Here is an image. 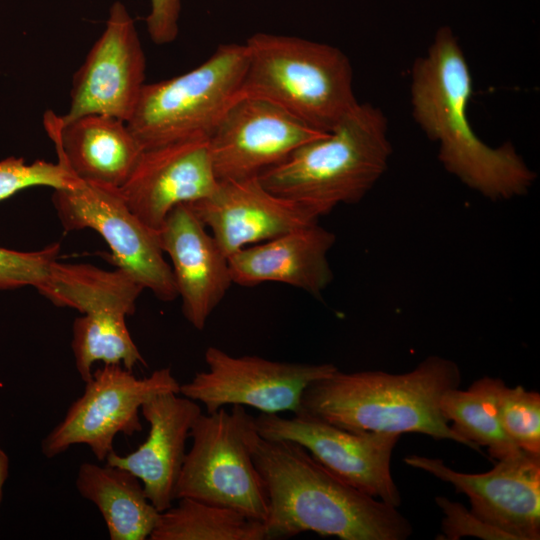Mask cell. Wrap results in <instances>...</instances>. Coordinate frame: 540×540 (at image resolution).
Masks as SVG:
<instances>
[{"label":"cell","mask_w":540,"mask_h":540,"mask_svg":"<svg viewBox=\"0 0 540 540\" xmlns=\"http://www.w3.org/2000/svg\"><path fill=\"white\" fill-rule=\"evenodd\" d=\"M9 473V458L4 450L0 448V503L3 495V486Z\"/></svg>","instance_id":"obj_31"},{"label":"cell","mask_w":540,"mask_h":540,"mask_svg":"<svg viewBox=\"0 0 540 540\" xmlns=\"http://www.w3.org/2000/svg\"><path fill=\"white\" fill-rule=\"evenodd\" d=\"M72 351L75 366L86 383L92 377L94 363L120 364L128 370L146 365L126 325V315L115 311H97L77 317L72 327Z\"/></svg>","instance_id":"obj_25"},{"label":"cell","mask_w":540,"mask_h":540,"mask_svg":"<svg viewBox=\"0 0 540 540\" xmlns=\"http://www.w3.org/2000/svg\"><path fill=\"white\" fill-rule=\"evenodd\" d=\"M460 382L456 362L437 355L401 374L337 369L306 387L296 414L355 433H420L467 446L440 409L442 395Z\"/></svg>","instance_id":"obj_3"},{"label":"cell","mask_w":540,"mask_h":540,"mask_svg":"<svg viewBox=\"0 0 540 540\" xmlns=\"http://www.w3.org/2000/svg\"><path fill=\"white\" fill-rule=\"evenodd\" d=\"M473 82L465 54L450 27L437 30L411 69L412 116L438 146L444 169L487 199L525 195L536 179L510 142L492 147L477 136L467 109Z\"/></svg>","instance_id":"obj_2"},{"label":"cell","mask_w":540,"mask_h":540,"mask_svg":"<svg viewBox=\"0 0 540 540\" xmlns=\"http://www.w3.org/2000/svg\"><path fill=\"white\" fill-rule=\"evenodd\" d=\"M251 417L241 405H233L230 412L222 407L197 417L175 499L191 498L229 508L264 523L267 495L245 436Z\"/></svg>","instance_id":"obj_7"},{"label":"cell","mask_w":540,"mask_h":540,"mask_svg":"<svg viewBox=\"0 0 540 540\" xmlns=\"http://www.w3.org/2000/svg\"><path fill=\"white\" fill-rule=\"evenodd\" d=\"M178 500L159 513L150 540H266L263 522L191 498Z\"/></svg>","instance_id":"obj_24"},{"label":"cell","mask_w":540,"mask_h":540,"mask_svg":"<svg viewBox=\"0 0 540 540\" xmlns=\"http://www.w3.org/2000/svg\"><path fill=\"white\" fill-rule=\"evenodd\" d=\"M320 132L266 99L242 94L209 137L219 181L259 176Z\"/></svg>","instance_id":"obj_14"},{"label":"cell","mask_w":540,"mask_h":540,"mask_svg":"<svg viewBox=\"0 0 540 540\" xmlns=\"http://www.w3.org/2000/svg\"><path fill=\"white\" fill-rule=\"evenodd\" d=\"M75 483L80 495L100 511L111 540L149 538L160 512L148 499L137 476L107 463L84 462Z\"/></svg>","instance_id":"obj_21"},{"label":"cell","mask_w":540,"mask_h":540,"mask_svg":"<svg viewBox=\"0 0 540 540\" xmlns=\"http://www.w3.org/2000/svg\"><path fill=\"white\" fill-rule=\"evenodd\" d=\"M188 205L227 257L318 222L298 203L269 191L258 176L219 181L210 196Z\"/></svg>","instance_id":"obj_16"},{"label":"cell","mask_w":540,"mask_h":540,"mask_svg":"<svg viewBox=\"0 0 540 540\" xmlns=\"http://www.w3.org/2000/svg\"><path fill=\"white\" fill-rule=\"evenodd\" d=\"M44 127L58 162L86 184L118 189L144 150L125 121L106 115H85L63 124L47 111Z\"/></svg>","instance_id":"obj_19"},{"label":"cell","mask_w":540,"mask_h":540,"mask_svg":"<svg viewBox=\"0 0 540 540\" xmlns=\"http://www.w3.org/2000/svg\"><path fill=\"white\" fill-rule=\"evenodd\" d=\"M60 251L58 243L41 250L22 252L0 247V289L24 286L38 288L48 275Z\"/></svg>","instance_id":"obj_28"},{"label":"cell","mask_w":540,"mask_h":540,"mask_svg":"<svg viewBox=\"0 0 540 540\" xmlns=\"http://www.w3.org/2000/svg\"><path fill=\"white\" fill-rule=\"evenodd\" d=\"M435 502L444 514L442 535L437 539L458 540L470 536L483 540H513L509 534L487 524L460 502L444 496H437Z\"/></svg>","instance_id":"obj_29"},{"label":"cell","mask_w":540,"mask_h":540,"mask_svg":"<svg viewBox=\"0 0 540 540\" xmlns=\"http://www.w3.org/2000/svg\"><path fill=\"white\" fill-rule=\"evenodd\" d=\"M246 70L245 44H221L188 72L145 84L127 126L143 149L209 138L243 94Z\"/></svg>","instance_id":"obj_6"},{"label":"cell","mask_w":540,"mask_h":540,"mask_svg":"<svg viewBox=\"0 0 540 540\" xmlns=\"http://www.w3.org/2000/svg\"><path fill=\"white\" fill-rule=\"evenodd\" d=\"M505 382L484 376L467 390L450 389L440 399V409L452 430L468 448L486 447L491 458L501 460L518 454L519 449L503 430L498 414V395Z\"/></svg>","instance_id":"obj_23"},{"label":"cell","mask_w":540,"mask_h":540,"mask_svg":"<svg viewBox=\"0 0 540 540\" xmlns=\"http://www.w3.org/2000/svg\"><path fill=\"white\" fill-rule=\"evenodd\" d=\"M253 421L260 436L294 441L357 490L394 507L401 505V493L391 472L400 434L355 433L300 413L284 418L278 413L261 412Z\"/></svg>","instance_id":"obj_10"},{"label":"cell","mask_w":540,"mask_h":540,"mask_svg":"<svg viewBox=\"0 0 540 540\" xmlns=\"http://www.w3.org/2000/svg\"><path fill=\"white\" fill-rule=\"evenodd\" d=\"M83 183L59 162L36 160L27 164L24 158L14 156L0 161V202L34 186L75 189Z\"/></svg>","instance_id":"obj_27"},{"label":"cell","mask_w":540,"mask_h":540,"mask_svg":"<svg viewBox=\"0 0 540 540\" xmlns=\"http://www.w3.org/2000/svg\"><path fill=\"white\" fill-rule=\"evenodd\" d=\"M501 426L515 445L526 452L540 454V394L505 383L498 395Z\"/></svg>","instance_id":"obj_26"},{"label":"cell","mask_w":540,"mask_h":540,"mask_svg":"<svg viewBox=\"0 0 540 540\" xmlns=\"http://www.w3.org/2000/svg\"><path fill=\"white\" fill-rule=\"evenodd\" d=\"M52 202L65 231L90 228L110 247V261L131 274L158 299L178 297L171 266L164 259L158 232L143 223L114 188L83 183L54 190Z\"/></svg>","instance_id":"obj_9"},{"label":"cell","mask_w":540,"mask_h":540,"mask_svg":"<svg viewBox=\"0 0 540 540\" xmlns=\"http://www.w3.org/2000/svg\"><path fill=\"white\" fill-rule=\"evenodd\" d=\"M208 137H195L144 149L117 191L128 208L159 231L179 204L210 196L218 187Z\"/></svg>","instance_id":"obj_15"},{"label":"cell","mask_w":540,"mask_h":540,"mask_svg":"<svg viewBox=\"0 0 540 540\" xmlns=\"http://www.w3.org/2000/svg\"><path fill=\"white\" fill-rule=\"evenodd\" d=\"M140 411L149 424L146 440L127 455L113 451L105 461L137 476L150 502L162 512L175 500L186 440L202 410L196 401L170 392L149 399Z\"/></svg>","instance_id":"obj_18"},{"label":"cell","mask_w":540,"mask_h":540,"mask_svg":"<svg viewBox=\"0 0 540 540\" xmlns=\"http://www.w3.org/2000/svg\"><path fill=\"white\" fill-rule=\"evenodd\" d=\"M391 154L383 111L359 102L331 131L303 144L258 178L269 191L319 219L341 204L362 200L385 173Z\"/></svg>","instance_id":"obj_4"},{"label":"cell","mask_w":540,"mask_h":540,"mask_svg":"<svg viewBox=\"0 0 540 540\" xmlns=\"http://www.w3.org/2000/svg\"><path fill=\"white\" fill-rule=\"evenodd\" d=\"M204 358L208 370L180 384L179 394L202 403L206 413L226 405H241L262 413L296 414L306 387L338 369L331 363L281 362L256 355L236 357L214 346L206 349Z\"/></svg>","instance_id":"obj_11"},{"label":"cell","mask_w":540,"mask_h":540,"mask_svg":"<svg viewBox=\"0 0 540 540\" xmlns=\"http://www.w3.org/2000/svg\"><path fill=\"white\" fill-rule=\"evenodd\" d=\"M188 204L175 206L158 231L172 262L186 320L202 330L231 287L228 257Z\"/></svg>","instance_id":"obj_17"},{"label":"cell","mask_w":540,"mask_h":540,"mask_svg":"<svg viewBox=\"0 0 540 540\" xmlns=\"http://www.w3.org/2000/svg\"><path fill=\"white\" fill-rule=\"evenodd\" d=\"M181 0H150V12L146 28L151 40L157 45L173 42L178 36Z\"/></svg>","instance_id":"obj_30"},{"label":"cell","mask_w":540,"mask_h":540,"mask_svg":"<svg viewBox=\"0 0 540 540\" xmlns=\"http://www.w3.org/2000/svg\"><path fill=\"white\" fill-rule=\"evenodd\" d=\"M85 384L83 394L42 440L45 457L53 458L72 445L85 444L98 461H105L114 451L116 435L132 436L142 430L139 412L146 401L163 393L179 394L180 390L168 367L137 378L120 364L104 365Z\"/></svg>","instance_id":"obj_8"},{"label":"cell","mask_w":540,"mask_h":540,"mask_svg":"<svg viewBox=\"0 0 540 540\" xmlns=\"http://www.w3.org/2000/svg\"><path fill=\"white\" fill-rule=\"evenodd\" d=\"M37 290L53 304L82 314L115 311L128 316L135 312L144 288L120 268L107 271L89 264L55 261Z\"/></svg>","instance_id":"obj_22"},{"label":"cell","mask_w":540,"mask_h":540,"mask_svg":"<svg viewBox=\"0 0 540 540\" xmlns=\"http://www.w3.org/2000/svg\"><path fill=\"white\" fill-rule=\"evenodd\" d=\"M244 44L243 94L271 101L320 132L331 131L359 103L351 62L339 48L264 32Z\"/></svg>","instance_id":"obj_5"},{"label":"cell","mask_w":540,"mask_h":540,"mask_svg":"<svg viewBox=\"0 0 540 540\" xmlns=\"http://www.w3.org/2000/svg\"><path fill=\"white\" fill-rule=\"evenodd\" d=\"M404 462L465 494L471 511L513 540L540 539V454L521 450L485 473H462L439 458L409 455Z\"/></svg>","instance_id":"obj_13"},{"label":"cell","mask_w":540,"mask_h":540,"mask_svg":"<svg viewBox=\"0 0 540 540\" xmlns=\"http://www.w3.org/2000/svg\"><path fill=\"white\" fill-rule=\"evenodd\" d=\"M251 417L245 431L263 481L268 514L266 539L311 531L341 540H405L413 528L397 507L347 484L290 440L260 436Z\"/></svg>","instance_id":"obj_1"},{"label":"cell","mask_w":540,"mask_h":540,"mask_svg":"<svg viewBox=\"0 0 540 540\" xmlns=\"http://www.w3.org/2000/svg\"><path fill=\"white\" fill-rule=\"evenodd\" d=\"M336 241L318 222L242 248L228 257L232 282H279L319 296L333 280L328 253Z\"/></svg>","instance_id":"obj_20"},{"label":"cell","mask_w":540,"mask_h":540,"mask_svg":"<svg viewBox=\"0 0 540 540\" xmlns=\"http://www.w3.org/2000/svg\"><path fill=\"white\" fill-rule=\"evenodd\" d=\"M146 58L134 19L115 1L105 28L74 74L69 111L59 116L66 124L100 114L127 122L145 83Z\"/></svg>","instance_id":"obj_12"}]
</instances>
